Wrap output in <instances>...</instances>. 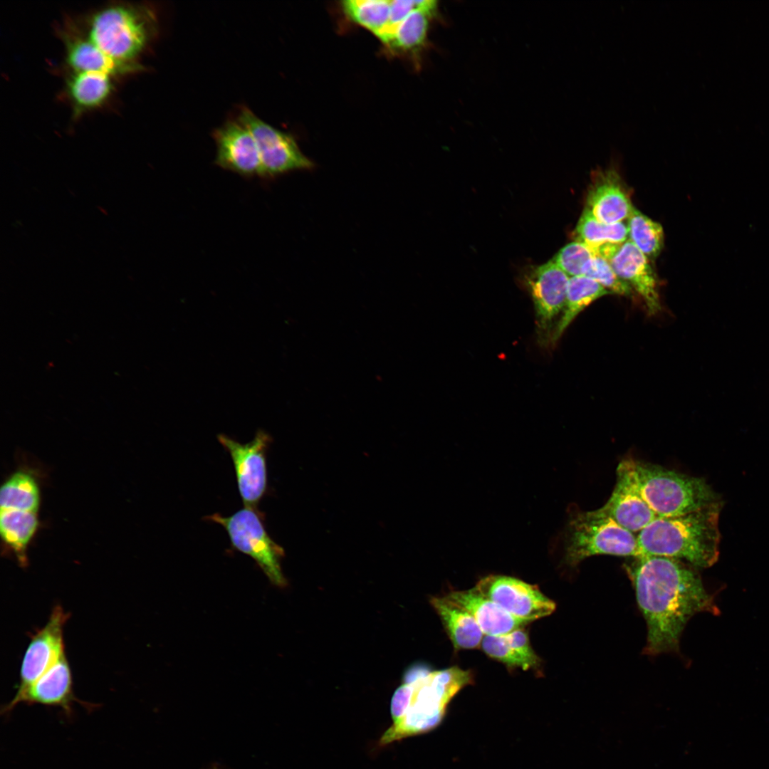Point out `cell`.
<instances>
[{
	"label": "cell",
	"mask_w": 769,
	"mask_h": 769,
	"mask_svg": "<svg viewBox=\"0 0 769 769\" xmlns=\"http://www.w3.org/2000/svg\"><path fill=\"white\" fill-rule=\"evenodd\" d=\"M696 568L662 556H643L625 565L637 604L647 627L644 653L658 655L677 652L689 620L717 608Z\"/></svg>",
	"instance_id": "obj_1"
},
{
	"label": "cell",
	"mask_w": 769,
	"mask_h": 769,
	"mask_svg": "<svg viewBox=\"0 0 769 769\" xmlns=\"http://www.w3.org/2000/svg\"><path fill=\"white\" fill-rule=\"evenodd\" d=\"M471 679L469 671L458 667L441 671H430L422 664L409 667L392 695V723L379 739L378 746H384L436 728L452 697Z\"/></svg>",
	"instance_id": "obj_2"
},
{
	"label": "cell",
	"mask_w": 769,
	"mask_h": 769,
	"mask_svg": "<svg viewBox=\"0 0 769 769\" xmlns=\"http://www.w3.org/2000/svg\"><path fill=\"white\" fill-rule=\"evenodd\" d=\"M721 503L674 517H658L637 535L639 557L676 559L707 568L718 558Z\"/></svg>",
	"instance_id": "obj_3"
},
{
	"label": "cell",
	"mask_w": 769,
	"mask_h": 769,
	"mask_svg": "<svg viewBox=\"0 0 769 769\" xmlns=\"http://www.w3.org/2000/svg\"><path fill=\"white\" fill-rule=\"evenodd\" d=\"M621 463L657 517L681 516L719 502L703 478L633 458H626Z\"/></svg>",
	"instance_id": "obj_4"
},
{
	"label": "cell",
	"mask_w": 769,
	"mask_h": 769,
	"mask_svg": "<svg viewBox=\"0 0 769 769\" xmlns=\"http://www.w3.org/2000/svg\"><path fill=\"white\" fill-rule=\"evenodd\" d=\"M157 21L147 6L117 4L94 13L86 38L115 61L140 65L137 58L156 33Z\"/></svg>",
	"instance_id": "obj_5"
},
{
	"label": "cell",
	"mask_w": 769,
	"mask_h": 769,
	"mask_svg": "<svg viewBox=\"0 0 769 769\" xmlns=\"http://www.w3.org/2000/svg\"><path fill=\"white\" fill-rule=\"evenodd\" d=\"M564 550L565 562L572 567L597 555H640L637 535L619 525L602 508L571 514Z\"/></svg>",
	"instance_id": "obj_6"
},
{
	"label": "cell",
	"mask_w": 769,
	"mask_h": 769,
	"mask_svg": "<svg viewBox=\"0 0 769 769\" xmlns=\"http://www.w3.org/2000/svg\"><path fill=\"white\" fill-rule=\"evenodd\" d=\"M205 519L222 525L232 547L253 559L272 584L286 586L281 566L284 551L268 534L257 509L244 507L229 516L214 513Z\"/></svg>",
	"instance_id": "obj_7"
},
{
	"label": "cell",
	"mask_w": 769,
	"mask_h": 769,
	"mask_svg": "<svg viewBox=\"0 0 769 769\" xmlns=\"http://www.w3.org/2000/svg\"><path fill=\"white\" fill-rule=\"evenodd\" d=\"M237 118L255 138L261 162V179L272 180L293 171L314 167L291 135L266 122L248 107L240 108Z\"/></svg>",
	"instance_id": "obj_8"
},
{
	"label": "cell",
	"mask_w": 769,
	"mask_h": 769,
	"mask_svg": "<svg viewBox=\"0 0 769 769\" xmlns=\"http://www.w3.org/2000/svg\"><path fill=\"white\" fill-rule=\"evenodd\" d=\"M218 441L232 459L239 492L244 507L257 509L267 489L266 452L272 441L271 436L258 429L249 442L241 444L219 434Z\"/></svg>",
	"instance_id": "obj_9"
},
{
	"label": "cell",
	"mask_w": 769,
	"mask_h": 769,
	"mask_svg": "<svg viewBox=\"0 0 769 769\" xmlns=\"http://www.w3.org/2000/svg\"><path fill=\"white\" fill-rule=\"evenodd\" d=\"M486 597L516 618L533 622L552 614L555 603L535 585L516 577L490 575L475 586Z\"/></svg>",
	"instance_id": "obj_10"
},
{
	"label": "cell",
	"mask_w": 769,
	"mask_h": 769,
	"mask_svg": "<svg viewBox=\"0 0 769 769\" xmlns=\"http://www.w3.org/2000/svg\"><path fill=\"white\" fill-rule=\"evenodd\" d=\"M569 279L553 261L535 267L527 278L540 344L550 341L557 318L564 308Z\"/></svg>",
	"instance_id": "obj_11"
},
{
	"label": "cell",
	"mask_w": 769,
	"mask_h": 769,
	"mask_svg": "<svg viewBox=\"0 0 769 769\" xmlns=\"http://www.w3.org/2000/svg\"><path fill=\"white\" fill-rule=\"evenodd\" d=\"M216 144L214 163L244 178L261 177V162L255 138L238 118L226 120L212 132Z\"/></svg>",
	"instance_id": "obj_12"
},
{
	"label": "cell",
	"mask_w": 769,
	"mask_h": 769,
	"mask_svg": "<svg viewBox=\"0 0 769 769\" xmlns=\"http://www.w3.org/2000/svg\"><path fill=\"white\" fill-rule=\"evenodd\" d=\"M68 616L56 605L46 624L31 637L22 661L17 691L31 685L65 654L63 627Z\"/></svg>",
	"instance_id": "obj_13"
},
{
	"label": "cell",
	"mask_w": 769,
	"mask_h": 769,
	"mask_svg": "<svg viewBox=\"0 0 769 769\" xmlns=\"http://www.w3.org/2000/svg\"><path fill=\"white\" fill-rule=\"evenodd\" d=\"M609 262L618 276L641 297L650 315L660 311L657 279L644 254L628 240Z\"/></svg>",
	"instance_id": "obj_14"
},
{
	"label": "cell",
	"mask_w": 769,
	"mask_h": 769,
	"mask_svg": "<svg viewBox=\"0 0 769 769\" xmlns=\"http://www.w3.org/2000/svg\"><path fill=\"white\" fill-rule=\"evenodd\" d=\"M72 685L70 668L63 654L35 682L17 691L4 712H9L19 703H27L60 706L70 713L75 701Z\"/></svg>",
	"instance_id": "obj_15"
},
{
	"label": "cell",
	"mask_w": 769,
	"mask_h": 769,
	"mask_svg": "<svg viewBox=\"0 0 769 769\" xmlns=\"http://www.w3.org/2000/svg\"><path fill=\"white\" fill-rule=\"evenodd\" d=\"M616 474L613 491L601 508L619 525L638 534L658 517L641 496L621 462Z\"/></svg>",
	"instance_id": "obj_16"
},
{
	"label": "cell",
	"mask_w": 769,
	"mask_h": 769,
	"mask_svg": "<svg viewBox=\"0 0 769 769\" xmlns=\"http://www.w3.org/2000/svg\"><path fill=\"white\" fill-rule=\"evenodd\" d=\"M596 177L587 192L585 208L605 224L627 220L634 206L619 176L609 170Z\"/></svg>",
	"instance_id": "obj_17"
},
{
	"label": "cell",
	"mask_w": 769,
	"mask_h": 769,
	"mask_svg": "<svg viewBox=\"0 0 769 769\" xmlns=\"http://www.w3.org/2000/svg\"><path fill=\"white\" fill-rule=\"evenodd\" d=\"M444 597L469 612L484 635H505L523 628L530 622L511 615L483 596L475 587L466 590L452 591Z\"/></svg>",
	"instance_id": "obj_18"
},
{
	"label": "cell",
	"mask_w": 769,
	"mask_h": 769,
	"mask_svg": "<svg viewBox=\"0 0 769 769\" xmlns=\"http://www.w3.org/2000/svg\"><path fill=\"white\" fill-rule=\"evenodd\" d=\"M436 11V1H420L419 6L380 41L393 51H419L426 43L429 23Z\"/></svg>",
	"instance_id": "obj_19"
},
{
	"label": "cell",
	"mask_w": 769,
	"mask_h": 769,
	"mask_svg": "<svg viewBox=\"0 0 769 769\" xmlns=\"http://www.w3.org/2000/svg\"><path fill=\"white\" fill-rule=\"evenodd\" d=\"M481 647L488 656L508 666L523 670L540 666L541 659L531 647L528 633L523 628L501 636L484 635Z\"/></svg>",
	"instance_id": "obj_20"
},
{
	"label": "cell",
	"mask_w": 769,
	"mask_h": 769,
	"mask_svg": "<svg viewBox=\"0 0 769 769\" xmlns=\"http://www.w3.org/2000/svg\"><path fill=\"white\" fill-rule=\"evenodd\" d=\"M430 603L439 616L455 649L478 647L484 634L474 617L444 597H433Z\"/></svg>",
	"instance_id": "obj_21"
},
{
	"label": "cell",
	"mask_w": 769,
	"mask_h": 769,
	"mask_svg": "<svg viewBox=\"0 0 769 769\" xmlns=\"http://www.w3.org/2000/svg\"><path fill=\"white\" fill-rule=\"evenodd\" d=\"M66 47L67 63L73 72H100L115 76L144 69L142 65H125L115 61L87 38L67 37Z\"/></svg>",
	"instance_id": "obj_22"
},
{
	"label": "cell",
	"mask_w": 769,
	"mask_h": 769,
	"mask_svg": "<svg viewBox=\"0 0 769 769\" xmlns=\"http://www.w3.org/2000/svg\"><path fill=\"white\" fill-rule=\"evenodd\" d=\"M607 295L612 293L589 277H570L564 308L553 330L550 342L555 343L581 312L595 300Z\"/></svg>",
	"instance_id": "obj_23"
},
{
	"label": "cell",
	"mask_w": 769,
	"mask_h": 769,
	"mask_svg": "<svg viewBox=\"0 0 769 769\" xmlns=\"http://www.w3.org/2000/svg\"><path fill=\"white\" fill-rule=\"evenodd\" d=\"M112 77L100 72H73L67 90L75 108L80 112L102 105L113 90Z\"/></svg>",
	"instance_id": "obj_24"
},
{
	"label": "cell",
	"mask_w": 769,
	"mask_h": 769,
	"mask_svg": "<svg viewBox=\"0 0 769 769\" xmlns=\"http://www.w3.org/2000/svg\"><path fill=\"white\" fill-rule=\"evenodd\" d=\"M38 525L36 512L1 509V536L23 565L26 563V549Z\"/></svg>",
	"instance_id": "obj_25"
},
{
	"label": "cell",
	"mask_w": 769,
	"mask_h": 769,
	"mask_svg": "<svg viewBox=\"0 0 769 769\" xmlns=\"http://www.w3.org/2000/svg\"><path fill=\"white\" fill-rule=\"evenodd\" d=\"M39 503L38 483L28 472L14 473L0 488L1 509L36 512Z\"/></svg>",
	"instance_id": "obj_26"
},
{
	"label": "cell",
	"mask_w": 769,
	"mask_h": 769,
	"mask_svg": "<svg viewBox=\"0 0 769 769\" xmlns=\"http://www.w3.org/2000/svg\"><path fill=\"white\" fill-rule=\"evenodd\" d=\"M577 241L594 252L607 244L622 245L628 241V229L624 221L605 224L597 220L585 208L575 228Z\"/></svg>",
	"instance_id": "obj_27"
},
{
	"label": "cell",
	"mask_w": 769,
	"mask_h": 769,
	"mask_svg": "<svg viewBox=\"0 0 769 769\" xmlns=\"http://www.w3.org/2000/svg\"><path fill=\"white\" fill-rule=\"evenodd\" d=\"M627 221L628 240L648 258L657 257L664 246L662 226L635 207Z\"/></svg>",
	"instance_id": "obj_28"
},
{
	"label": "cell",
	"mask_w": 769,
	"mask_h": 769,
	"mask_svg": "<svg viewBox=\"0 0 769 769\" xmlns=\"http://www.w3.org/2000/svg\"><path fill=\"white\" fill-rule=\"evenodd\" d=\"M342 8L350 20L377 36L389 21L390 1L347 0Z\"/></svg>",
	"instance_id": "obj_29"
},
{
	"label": "cell",
	"mask_w": 769,
	"mask_h": 769,
	"mask_svg": "<svg viewBox=\"0 0 769 769\" xmlns=\"http://www.w3.org/2000/svg\"><path fill=\"white\" fill-rule=\"evenodd\" d=\"M595 256L589 246L577 240L563 246L552 261L569 277H574L584 276L587 265Z\"/></svg>",
	"instance_id": "obj_30"
},
{
	"label": "cell",
	"mask_w": 769,
	"mask_h": 769,
	"mask_svg": "<svg viewBox=\"0 0 769 769\" xmlns=\"http://www.w3.org/2000/svg\"><path fill=\"white\" fill-rule=\"evenodd\" d=\"M584 276L593 279L612 294L625 297L633 295L632 288L618 276L610 263L596 254L587 265Z\"/></svg>",
	"instance_id": "obj_31"
},
{
	"label": "cell",
	"mask_w": 769,
	"mask_h": 769,
	"mask_svg": "<svg viewBox=\"0 0 769 769\" xmlns=\"http://www.w3.org/2000/svg\"><path fill=\"white\" fill-rule=\"evenodd\" d=\"M419 2L420 1L411 0L390 1L389 21L384 30L377 37L381 40L389 34L403 19L419 6Z\"/></svg>",
	"instance_id": "obj_32"
},
{
	"label": "cell",
	"mask_w": 769,
	"mask_h": 769,
	"mask_svg": "<svg viewBox=\"0 0 769 769\" xmlns=\"http://www.w3.org/2000/svg\"><path fill=\"white\" fill-rule=\"evenodd\" d=\"M211 769H218V768L215 766V767L212 768Z\"/></svg>",
	"instance_id": "obj_33"
}]
</instances>
